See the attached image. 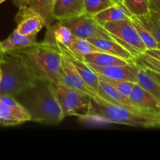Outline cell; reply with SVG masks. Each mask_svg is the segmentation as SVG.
<instances>
[{"mask_svg":"<svg viewBox=\"0 0 160 160\" xmlns=\"http://www.w3.org/2000/svg\"><path fill=\"white\" fill-rule=\"evenodd\" d=\"M88 65L98 74L105 78L119 81H126L138 83V74L141 67L134 62H129L125 65L111 66V67H98L89 64Z\"/></svg>","mask_w":160,"mask_h":160,"instance_id":"obj_8","label":"cell"},{"mask_svg":"<svg viewBox=\"0 0 160 160\" xmlns=\"http://www.w3.org/2000/svg\"><path fill=\"white\" fill-rule=\"evenodd\" d=\"M3 56H4V52L0 48V63L2 62L3 60Z\"/></svg>","mask_w":160,"mask_h":160,"instance_id":"obj_35","label":"cell"},{"mask_svg":"<svg viewBox=\"0 0 160 160\" xmlns=\"http://www.w3.org/2000/svg\"><path fill=\"white\" fill-rule=\"evenodd\" d=\"M115 3L114 0H84V13L94 16Z\"/></svg>","mask_w":160,"mask_h":160,"instance_id":"obj_27","label":"cell"},{"mask_svg":"<svg viewBox=\"0 0 160 160\" xmlns=\"http://www.w3.org/2000/svg\"><path fill=\"white\" fill-rule=\"evenodd\" d=\"M55 47L58 48L61 54L63 55L73 63L86 84L98 95V85H99V79H98V74L84 60L77 58L67 46L62 44H58Z\"/></svg>","mask_w":160,"mask_h":160,"instance_id":"obj_10","label":"cell"},{"mask_svg":"<svg viewBox=\"0 0 160 160\" xmlns=\"http://www.w3.org/2000/svg\"><path fill=\"white\" fill-rule=\"evenodd\" d=\"M51 86L64 118L75 116L84 119L89 113L92 96L78 89L67 88L61 84L51 83Z\"/></svg>","mask_w":160,"mask_h":160,"instance_id":"obj_5","label":"cell"},{"mask_svg":"<svg viewBox=\"0 0 160 160\" xmlns=\"http://www.w3.org/2000/svg\"><path fill=\"white\" fill-rule=\"evenodd\" d=\"M83 59L86 63L93 64V65L102 67L125 65L129 62H130V61L123 59L122 58L117 57L113 55L104 52H95L86 54L83 56Z\"/></svg>","mask_w":160,"mask_h":160,"instance_id":"obj_17","label":"cell"},{"mask_svg":"<svg viewBox=\"0 0 160 160\" xmlns=\"http://www.w3.org/2000/svg\"><path fill=\"white\" fill-rule=\"evenodd\" d=\"M98 95L102 99L112 103V104L118 105V106L129 108V109H138L133 106L129 100L127 99L123 95H122L117 89H115L110 84L101 79H99Z\"/></svg>","mask_w":160,"mask_h":160,"instance_id":"obj_16","label":"cell"},{"mask_svg":"<svg viewBox=\"0 0 160 160\" xmlns=\"http://www.w3.org/2000/svg\"><path fill=\"white\" fill-rule=\"evenodd\" d=\"M157 116H158V117H159V118L160 119V113H159V114H157Z\"/></svg>","mask_w":160,"mask_h":160,"instance_id":"obj_40","label":"cell"},{"mask_svg":"<svg viewBox=\"0 0 160 160\" xmlns=\"http://www.w3.org/2000/svg\"><path fill=\"white\" fill-rule=\"evenodd\" d=\"M92 17L99 24L102 25L106 22L123 20L131 17V15L122 3L116 2L112 6L106 8V9L98 12Z\"/></svg>","mask_w":160,"mask_h":160,"instance_id":"obj_19","label":"cell"},{"mask_svg":"<svg viewBox=\"0 0 160 160\" xmlns=\"http://www.w3.org/2000/svg\"><path fill=\"white\" fill-rule=\"evenodd\" d=\"M122 4L134 17H142L150 12L149 0H123Z\"/></svg>","mask_w":160,"mask_h":160,"instance_id":"obj_25","label":"cell"},{"mask_svg":"<svg viewBox=\"0 0 160 160\" xmlns=\"http://www.w3.org/2000/svg\"><path fill=\"white\" fill-rule=\"evenodd\" d=\"M143 69L145 70V72H146V73L151 77V78H152L153 79L156 80L158 83H159L160 84V73H158V72L156 71H154V70H150V69H148V68H143Z\"/></svg>","mask_w":160,"mask_h":160,"instance_id":"obj_31","label":"cell"},{"mask_svg":"<svg viewBox=\"0 0 160 160\" xmlns=\"http://www.w3.org/2000/svg\"><path fill=\"white\" fill-rule=\"evenodd\" d=\"M6 0H0V4H2V2H6Z\"/></svg>","mask_w":160,"mask_h":160,"instance_id":"obj_38","label":"cell"},{"mask_svg":"<svg viewBox=\"0 0 160 160\" xmlns=\"http://www.w3.org/2000/svg\"><path fill=\"white\" fill-rule=\"evenodd\" d=\"M88 41L100 48L104 52L113 55L130 62H134L135 60V57L114 39L92 38L88 39Z\"/></svg>","mask_w":160,"mask_h":160,"instance_id":"obj_15","label":"cell"},{"mask_svg":"<svg viewBox=\"0 0 160 160\" xmlns=\"http://www.w3.org/2000/svg\"><path fill=\"white\" fill-rule=\"evenodd\" d=\"M98 74V73H97ZM98 79H101L102 81H106L108 84H110L112 87H113L114 88L117 89L122 95L125 97L127 99L129 100L130 95L131 93V91H132L133 87H134V84L136 83L131 82V81H119V80H113L110 79V78H105V77L102 76V75L98 74Z\"/></svg>","mask_w":160,"mask_h":160,"instance_id":"obj_28","label":"cell"},{"mask_svg":"<svg viewBox=\"0 0 160 160\" xmlns=\"http://www.w3.org/2000/svg\"><path fill=\"white\" fill-rule=\"evenodd\" d=\"M131 104L142 112L152 114L160 113V100L141 87L134 84L129 97Z\"/></svg>","mask_w":160,"mask_h":160,"instance_id":"obj_11","label":"cell"},{"mask_svg":"<svg viewBox=\"0 0 160 160\" xmlns=\"http://www.w3.org/2000/svg\"><path fill=\"white\" fill-rule=\"evenodd\" d=\"M136 17L144 27L150 31L157 42L158 48L160 49V17L158 16L157 12L151 10L147 15Z\"/></svg>","mask_w":160,"mask_h":160,"instance_id":"obj_23","label":"cell"},{"mask_svg":"<svg viewBox=\"0 0 160 160\" xmlns=\"http://www.w3.org/2000/svg\"><path fill=\"white\" fill-rule=\"evenodd\" d=\"M0 67V95L16 97L36 84L37 81L31 76L20 56L16 53L4 52Z\"/></svg>","mask_w":160,"mask_h":160,"instance_id":"obj_4","label":"cell"},{"mask_svg":"<svg viewBox=\"0 0 160 160\" xmlns=\"http://www.w3.org/2000/svg\"><path fill=\"white\" fill-rule=\"evenodd\" d=\"M138 84L160 100V84L151 78L143 68H140L138 74Z\"/></svg>","mask_w":160,"mask_h":160,"instance_id":"obj_24","label":"cell"},{"mask_svg":"<svg viewBox=\"0 0 160 160\" xmlns=\"http://www.w3.org/2000/svg\"><path fill=\"white\" fill-rule=\"evenodd\" d=\"M114 1H115L116 2H117V3H122L123 0H114Z\"/></svg>","mask_w":160,"mask_h":160,"instance_id":"obj_36","label":"cell"},{"mask_svg":"<svg viewBox=\"0 0 160 160\" xmlns=\"http://www.w3.org/2000/svg\"><path fill=\"white\" fill-rule=\"evenodd\" d=\"M149 56H152V57L156 58V59H159L160 61V49L159 48H154V49H146L145 52Z\"/></svg>","mask_w":160,"mask_h":160,"instance_id":"obj_32","label":"cell"},{"mask_svg":"<svg viewBox=\"0 0 160 160\" xmlns=\"http://www.w3.org/2000/svg\"><path fill=\"white\" fill-rule=\"evenodd\" d=\"M84 0H56L52 8L55 20H64L84 13Z\"/></svg>","mask_w":160,"mask_h":160,"instance_id":"obj_12","label":"cell"},{"mask_svg":"<svg viewBox=\"0 0 160 160\" xmlns=\"http://www.w3.org/2000/svg\"><path fill=\"white\" fill-rule=\"evenodd\" d=\"M150 9L156 12L160 11V0H149Z\"/></svg>","mask_w":160,"mask_h":160,"instance_id":"obj_33","label":"cell"},{"mask_svg":"<svg viewBox=\"0 0 160 160\" xmlns=\"http://www.w3.org/2000/svg\"><path fill=\"white\" fill-rule=\"evenodd\" d=\"M46 28L47 31L42 42L47 45L56 46L58 44H62L67 47L75 37L71 31L59 20H56V22Z\"/></svg>","mask_w":160,"mask_h":160,"instance_id":"obj_13","label":"cell"},{"mask_svg":"<svg viewBox=\"0 0 160 160\" xmlns=\"http://www.w3.org/2000/svg\"><path fill=\"white\" fill-rule=\"evenodd\" d=\"M84 119L136 128H160V119L156 114L112 104L99 96L92 97L90 111Z\"/></svg>","mask_w":160,"mask_h":160,"instance_id":"obj_1","label":"cell"},{"mask_svg":"<svg viewBox=\"0 0 160 160\" xmlns=\"http://www.w3.org/2000/svg\"><path fill=\"white\" fill-rule=\"evenodd\" d=\"M19 55L36 81L59 84L62 74L61 53L56 47L40 42L30 48L13 52Z\"/></svg>","mask_w":160,"mask_h":160,"instance_id":"obj_3","label":"cell"},{"mask_svg":"<svg viewBox=\"0 0 160 160\" xmlns=\"http://www.w3.org/2000/svg\"><path fill=\"white\" fill-rule=\"evenodd\" d=\"M134 62L141 68H148L160 73V61L147 53L143 52L136 56Z\"/></svg>","mask_w":160,"mask_h":160,"instance_id":"obj_29","label":"cell"},{"mask_svg":"<svg viewBox=\"0 0 160 160\" xmlns=\"http://www.w3.org/2000/svg\"><path fill=\"white\" fill-rule=\"evenodd\" d=\"M18 95L23 98L20 103L30 112L31 121L45 125H57L64 119L48 81H37L34 87Z\"/></svg>","mask_w":160,"mask_h":160,"instance_id":"obj_2","label":"cell"},{"mask_svg":"<svg viewBox=\"0 0 160 160\" xmlns=\"http://www.w3.org/2000/svg\"><path fill=\"white\" fill-rule=\"evenodd\" d=\"M37 35L24 36L19 34L16 30L6 39L0 42V48L4 52H13L30 48L37 45Z\"/></svg>","mask_w":160,"mask_h":160,"instance_id":"obj_14","label":"cell"},{"mask_svg":"<svg viewBox=\"0 0 160 160\" xmlns=\"http://www.w3.org/2000/svg\"><path fill=\"white\" fill-rule=\"evenodd\" d=\"M102 26L111 37L130 52L134 57L145 52V44L139 37L131 17L123 20L106 22Z\"/></svg>","mask_w":160,"mask_h":160,"instance_id":"obj_6","label":"cell"},{"mask_svg":"<svg viewBox=\"0 0 160 160\" xmlns=\"http://www.w3.org/2000/svg\"><path fill=\"white\" fill-rule=\"evenodd\" d=\"M67 48L73 53V55L77 58L82 59V60H84L83 56L84 55L95 52H103L98 47L91 43L89 41L77 37L73 38V39L70 42V45L67 46Z\"/></svg>","mask_w":160,"mask_h":160,"instance_id":"obj_22","label":"cell"},{"mask_svg":"<svg viewBox=\"0 0 160 160\" xmlns=\"http://www.w3.org/2000/svg\"><path fill=\"white\" fill-rule=\"evenodd\" d=\"M59 21L67 27L75 37L79 38L86 40L92 38L113 39L108 31L92 16L88 14L83 13L78 17H70Z\"/></svg>","mask_w":160,"mask_h":160,"instance_id":"obj_7","label":"cell"},{"mask_svg":"<svg viewBox=\"0 0 160 160\" xmlns=\"http://www.w3.org/2000/svg\"><path fill=\"white\" fill-rule=\"evenodd\" d=\"M56 0H32L28 5L33 11L42 18L45 26L48 27L56 20L52 17V8Z\"/></svg>","mask_w":160,"mask_h":160,"instance_id":"obj_21","label":"cell"},{"mask_svg":"<svg viewBox=\"0 0 160 160\" xmlns=\"http://www.w3.org/2000/svg\"><path fill=\"white\" fill-rule=\"evenodd\" d=\"M1 78H2V70L0 67V82H1Z\"/></svg>","mask_w":160,"mask_h":160,"instance_id":"obj_37","label":"cell"},{"mask_svg":"<svg viewBox=\"0 0 160 160\" xmlns=\"http://www.w3.org/2000/svg\"><path fill=\"white\" fill-rule=\"evenodd\" d=\"M2 101L8 106L16 119L20 120L22 123L28 121H31V117L28 109L15 98V97L7 95H0Z\"/></svg>","mask_w":160,"mask_h":160,"instance_id":"obj_20","label":"cell"},{"mask_svg":"<svg viewBox=\"0 0 160 160\" xmlns=\"http://www.w3.org/2000/svg\"><path fill=\"white\" fill-rule=\"evenodd\" d=\"M61 62H62V67L63 71L67 73V76L73 81V84H75V86H76V88L78 90L88 94V95L92 97L98 96L96 92H94L86 84L85 81L82 78V77L81 76V74L78 73L77 69L73 65V63L62 54H61Z\"/></svg>","mask_w":160,"mask_h":160,"instance_id":"obj_18","label":"cell"},{"mask_svg":"<svg viewBox=\"0 0 160 160\" xmlns=\"http://www.w3.org/2000/svg\"><path fill=\"white\" fill-rule=\"evenodd\" d=\"M131 20L133 22L134 28H135L136 31H138L139 37L142 39L143 43L145 44L146 49H154V48H158V44L156 42V39L154 38L150 31L147 30L146 28L144 27V25L141 23L138 20V19L136 17L131 16Z\"/></svg>","mask_w":160,"mask_h":160,"instance_id":"obj_26","label":"cell"},{"mask_svg":"<svg viewBox=\"0 0 160 160\" xmlns=\"http://www.w3.org/2000/svg\"><path fill=\"white\" fill-rule=\"evenodd\" d=\"M157 12V14H158V16H159V17H160V11H159V12Z\"/></svg>","mask_w":160,"mask_h":160,"instance_id":"obj_39","label":"cell"},{"mask_svg":"<svg viewBox=\"0 0 160 160\" xmlns=\"http://www.w3.org/2000/svg\"><path fill=\"white\" fill-rule=\"evenodd\" d=\"M20 124H22L21 122L12 116L8 106L0 98V125L4 127H12Z\"/></svg>","mask_w":160,"mask_h":160,"instance_id":"obj_30","label":"cell"},{"mask_svg":"<svg viewBox=\"0 0 160 160\" xmlns=\"http://www.w3.org/2000/svg\"><path fill=\"white\" fill-rule=\"evenodd\" d=\"M14 4L17 6L18 8L25 7V6H28L29 3L31 2L32 0H12Z\"/></svg>","mask_w":160,"mask_h":160,"instance_id":"obj_34","label":"cell"},{"mask_svg":"<svg viewBox=\"0 0 160 160\" xmlns=\"http://www.w3.org/2000/svg\"><path fill=\"white\" fill-rule=\"evenodd\" d=\"M15 20L17 23L15 30L19 34L24 36L37 35L45 26L42 17L28 6L19 8Z\"/></svg>","mask_w":160,"mask_h":160,"instance_id":"obj_9","label":"cell"}]
</instances>
